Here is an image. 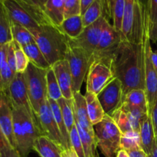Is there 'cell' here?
Wrapping results in <instances>:
<instances>
[{"instance_id": "6da1fadb", "label": "cell", "mask_w": 157, "mask_h": 157, "mask_svg": "<svg viewBox=\"0 0 157 157\" xmlns=\"http://www.w3.org/2000/svg\"><path fill=\"white\" fill-rule=\"evenodd\" d=\"M148 36L147 19L142 42L136 44L124 38L112 58L110 68L122 83L124 94L135 89L145 90V51Z\"/></svg>"}, {"instance_id": "7a4b0ae2", "label": "cell", "mask_w": 157, "mask_h": 157, "mask_svg": "<svg viewBox=\"0 0 157 157\" xmlns=\"http://www.w3.org/2000/svg\"><path fill=\"white\" fill-rule=\"evenodd\" d=\"M12 113L15 150L21 157H28L37 138L44 134L40 126L25 110L12 107Z\"/></svg>"}, {"instance_id": "3957f363", "label": "cell", "mask_w": 157, "mask_h": 157, "mask_svg": "<svg viewBox=\"0 0 157 157\" xmlns=\"http://www.w3.org/2000/svg\"><path fill=\"white\" fill-rule=\"evenodd\" d=\"M30 32L51 66L58 61L65 59L68 48L67 37L58 27L53 25L41 26L39 29Z\"/></svg>"}, {"instance_id": "277c9868", "label": "cell", "mask_w": 157, "mask_h": 157, "mask_svg": "<svg viewBox=\"0 0 157 157\" xmlns=\"http://www.w3.org/2000/svg\"><path fill=\"white\" fill-rule=\"evenodd\" d=\"M4 4L12 22L23 26L30 32L41 26L52 25L44 10L24 0H4Z\"/></svg>"}, {"instance_id": "5b68a950", "label": "cell", "mask_w": 157, "mask_h": 157, "mask_svg": "<svg viewBox=\"0 0 157 157\" xmlns=\"http://www.w3.org/2000/svg\"><path fill=\"white\" fill-rule=\"evenodd\" d=\"M98 147L105 157H116L121 150V130L116 123L108 115L94 126Z\"/></svg>"}, {"instance_id": "8992f818", "label": "cell", "mask_w": 157, "mask_h": 157, "mask_svg": "<svg viewBox=\"0 0 157 157\" xmlns=\"http://www.w3.org/2000/svg\"><path fill=\"white\" fill-rule=\"evenodd\" d=\"M46 73L47 70L36 67L32 63H29L24 72L29 99L37 117L41 104L48 98Z\"/></svg>"}, {"instance_id": "52a82bcc", "label": "cell", "mask_w": 157, "mask_h": 157, "mask_svg": "<svg viewBox=\"0 0 157 157\" xmlns=\"http://www.w3.org/2000/svg\"><path fill=\"white\" fill-rule=\"evenodd\" d=\"M123 39L124 37L121 32L117 31L107 20L103 28L99 44L92 56V61L95 60L103 61L110 67L112 58Z\"/></svg>"}, {"instance_id": "ba28073f", "label": "cell", "mask_w": 157, "mask_h": 157, "mask_svg": "<svg viewBox=\"0 0 157 157\" xmlns=\"http://www.w3.org/2000/svg\"><path fill=\"white\" fill-rule=\"evenodd\" d=\"M65 59L68 61L73 81V92L81 91L84 78L92 61V55L77 47L67 48Z\"/></svg>"}, {"instance_id": "9c48e42d", "label": "cell", "mask_w": 157, "mask_h": 157, "mask_svg": "<svg viewBox=\"0 0 157 157\" xmlns=\"http://www.w3.org/2000/svg\"><path fill=\"white\" fill-rule=\"evenodd\" d=\"M7 95L9 96L13 108H21L25 110L40 126L38 117L34 112L32 104H31L24 73L15 74L9 86Z\"/></svg>"}, {"instance_id": "30bf717a", "label": "cell", "mask_w": 157, "mask_h": 157, "mask_svg": "<svg viewBox=\"0 0 157 157\" xmlns=\"http://www.w3.org/2000/svg\"><path fill=\"white\" fill-rule=\"evenodd\" d=\"M106 21L107 19L104 17H101L93 24L84 27L81 35L76 38L71 39L67 38L68 45L80 48L93 56L94 52L99 44L103 28Z\"/></svg>"}, {"instance_id": "8fae6325", "label": "cell", "mask_w": 157, "mask_h": 157, "mask_svg": "<svg viewBox=\"0 0 157 157\" xmlns=\"http://www.w3.org/2000/svg\"><path fill=\"white\" fill-rule=\"evenodd\" d=\"M38 117L43 134L54 141L63 152L69 150L58 128V126L49 105L48 98L40 107Z\"/></svg>"}, {"instance_id": "7c38bea8", "label": "cell", "mask_w": 157, "mask_h": 157, "mask_svg": "<svg viewBox=\"0 0 157 157\" xmlns=\"http://www.w3.org/2000/svg\"><path fill=\"white\" fill-rule=\"evenodd\" d=\"M114 78L110 66L103 61H93L87 74V91L98 95Z\"/></svg>"}, {"instance_id": "4fadbf2b", "label": "cell", "mask_w": 157, "mask_h": 157, "mask_svg": "<svg viewBox=\"0 0 157 157\" xmlns=\"http://www.w3.org/2000/svg\"><path fill=\"white\" fill-rule=\"evenodd\" d=\"M97 96L105 114L111 117L123 103L124 94L122 83L115 78Z\"/></svg>"}, {"instance_id": "5bb4252c", "label": "cell", "mask_w": 157, "mask_h": 157, "mask_svg": "<svg viewBox=\"0 0 157 157\" xmlns=\"http://www.w3.org/2000/svg\"><path fill=\"white\" fill-rule=\"evenodd\" d=\"M151 44L150 36L146 41L145 51V92L148 101L149 114L157 99V72L151 60Z\"/></svg>"}, {"instance_id": "9a60e30c", "label": "cell", "mask_w": 157, "mask_h": 157, "mask_svg": "<svg viewBox=\"0 0 157 157\" xmlns=\"http://www.w3.org/2000/svg\"><path fill=\"white\" fill-rule=\"evenodd\" d=\"M0 126L5 136L13 148L15 140L13 135V113L12 106L7 94L0 90Z\"/></svg>"}, {"instance_id": "2e32d148", "label": "cell", "mask_w": 157, "mask_h": 157, "mask_svg": "<svg viewBox=\"0 0 157 157\" xmlns=\"http://www.w3.org/2000/svg\"><path fill=\"white\" fill-rule=\"evenodd\" d=\"M52 67L55 72L63 98L67 100L73 99V81L68 61L66 59L61 60L55 63Z\"/></svg>"}, {"instance_id": "e0dca14e", "label": "cell", "mask_w": 157, "mask_h": 157, "mask_svg": "<svg viewBox=\"0 0 157 157\" xmlns=\"http://www.w3.org/2000/svg\"><path fill=\"white\" fill-rule=\"evenodd\" d=\"M73 104L75 121L86 131L90 133H95L94 126L89 118L85 97L81 91L74 92Z\"/></svg>"}, {"instance_id": "ac0fdd59", "label": "cell", "mask_w": 157, "mask_h": 157, "mask_svg": "<svg viewBox=\"0 0 157 157\" xmlns=\"http://www.w3.org/2000/svg\"><path fill=\"white\" fill-rule=\"evenodd\" d=\"M139 133L141 148L149 156L153 152L156 144V134L150 114L147 115L142 121Z\"/></svg>"}, {"instance_id": "d6986e66", "label": "cell", "mask_w": 157, "mask_h": 157, "mask_svg": "<svg viewBox=\"0 0 157 157\" xmlns=\"http://www.w3.org/2000/svg\"><path fill=\"white\" fill-rule=\"evenodd\" d=\"M33 150L41 157H63V151L47 136L41 135L36 139Z\"/></svg>"}, {"instance_id": "ffe728a7", "label": "cell", "mask_w": 157, "mask_h": 157, "mask_svg": "<svg viewBox=\"0 0 157 157\" xmlns=\"http://www.w3.org/2000/svg\"><path fill=\"white\" fill-rule=\"evenodd\" d=\"M8 44L0 47V90L7 94L15 74L7 62Z\"/></svg>"}, {"instance_id": "44dd1931", "label": "cell", "mask_w": 157, "mask_h": 157, "mask_svg": "<svg viewBox=\"0 0 157 157\" xmlns=\"http://www.w3.org/2000/svg\"><path fill=\"white\" fill-rule=\"evenodd\" d=\"M58 29L68 38L73 39L79 36L84 30L82 16L81 15H74L63 20Z\"/></svg>"}, {"instance_id": "7402d4cb", "label": "cell", "mask_w": 157, "mask_h": 157, "mask_svg": "<svg viewBox=\"0 0 157 157\" xmlns=\"http://www.w3.org/2000/svg\"><path fill=\"white\" fill-rule=\"evenodd\" d=\"M84 97L87 102L89 118L93 126H95L104 119L106 114L95 94L87 91Z\"/></svg>"}, {"instance_id": "603a6c76", "label": "cell", "mask_w": 157, "mask_h": 157, "mask_svg": "<svg viewBox=\"0 0 157 157\" xmlns=\"http://www.w3.org/2000/svg\"><path fill=\"white\" fill-rule=\"evenodd\" d=\"M64 6L65 0H48L44 6V13L56 27L64 19Z\"/></svg>"}, {"instance_id": "cb8c5ba5", "label": "cell", "mask_w": 157, "mask_h": 157, "mask_svg": "<svg viewBox=\"0 0 157 157\" xmlns=\"http://www.w3.org/2000/svg\"><path fill=\"white\" fill-rule=\"evenodd\" d=\"M121 105L128 107H138L149 113L148 101L144 90L135 89L124 94Z\"/></svg>"}, {"instance_id": "d4e9b609", "label": "cell", "mask_w": 157, "mask_h": 157, "mask_svg": "<svg viewBox=\"0 0 157 157\" xmlns=\"http://www.w3.org/2000/svg\"><path fill=\"white\" fill-rule=\"evenodd\" d=\"M12 21L4 4V0H0V47L12 41Z\"/></svg>"}, {"instance_id": "484cf974", "label": "cell", "mask_w": 157, "mask_h": 157, "mask_svg": "<svg viewBox=\"0 0 157 157\" xmlns=\"http://www.w3.org/2000/svg\"><path fill=\"white\" fill-rule=\"evenodd\" d=\"M125 0H107L109 15L112 20V25L118 32H121L124 17Z\"/></svg>"}, {"instance_id": "4316f807", "label": "cell", "mask_w": 157, "mask_h": 157, "mask_svg": "<svg viewBox=\"0 0 157 157\" xmlns=\"http://www.w3.org/2000/svg\"><path fill=\"white\" fill-rule=\"evenodd\" d=\"M75 125L78 129L85 157H95L98 148L97 139L95 133H90L82 128L78 123L75 121Z\"/></svg>"}, {"instance_id": "83f0119b", "label": "cell", "mask_w": 157, "mask_h": 157, "mask_svg": "<svg viewBox=\"0 0 157 157\" xmlns=\"http://www.w3.org/2000/svg\"><path fill=\"white\" fill-rule=\"evenodd\" d=\"M22 48L24 50L25 53L26 54L27 57L29 58L30 63L33 64L34 65L40 67V68L45 69V70H48V69L52 67L50 64L47 61L46 58H44V55L42 54L41 51L40 50L35 41L25 46Z\"/></svg>"}, {"instance_id": "f1b7e54d", "label": "cell", "mask_w": 157, "mask_h": 157, "mask_svg": "<svg viewBox=\"0 0 157 157\" xmlns=\"http://www.w3.org/2000/svg\"><path fill=\"white\" fill-rule=\"evenodd\" d=\"M135 4H136V0H125L121 34L124 38L127 39V41L130 38L131 34L133 16H134Z\"/></svg>"}, {"instance_id": "f546056e", "label": "cell", "mask_w": 157, "mask_h": 157, "mask_svg": "<svg viewBox=\"0 0 157 157\" xmlns=\"http://www.w3.org/2000/svg\"><path fill=\"white\" fill-rule=\"evenodd\" d=\"M48 101L49 105H50L51 109H52V113H53V115L55 117V119L58 126V128H59L60 131H61V135H62L68 149H71V146L70 141V133H69L67 127L65 125V123H64V118L62 117V113H61V109H60L59 105H58V101L50 99L49 98H48Z\"/></svg>"}, {"instance_id": "4dcf8cb0", "label": "cell", "mask_w": 157, "mask_h": 157, "mask_svg": "<svg viewBox=\"0 0 157 157\" xmlns=\"http://www.w3.org/2000/svg\"><path fill=\"white\" fill-rule=\"evenodd\" d=\"M81 16L84 27H87L93 24L101 17H104V6L102 0H95Z\"/></svg>"}, {"instance_id": "1f68e13d", "label": "cell", "mask_w": 157, "mask_h": 157, "mask_svg": "<svg viewBox=\"0 0 157 157\" xmlns=\"http://www.w3.org/2000/svg\"><path fill=\"white\" fill-rule=\"evenodd\" d=\"M12 40L18 43L21 48L35 42V38L30 31L23 26L12 22L11 27Z\"/></svg>"}, {"instance_id": "d6a6232c", "label": "cell", "mask_w": 157, "mask_h": 157, "mask_svg": "<svg viewBox=\"0 0 157 157\" xmlns=\"http://www.w3.org/2000/svg\"><path fill=\"white\" fill-rule=\"evenodd\" d=\"M58 103L60 109H61L65 125L67 127L69 133H70L71 130H72V128H73L75 124L73 99L67 100L64 98H61V99L58 100Z\"/></svg>"}, {"instance_id": "836d02e7", "label": "cell", "mask_w": 157, "mask_h": 157, "mask_svg": "<svg viewBox=\"0 0 157 157\" xmlns=\"http://www.w3.org/2000/svg\"><path fill=\"white\" fill-rule=\"evenodd\" d=\"M148 27L150 41H157V0H149L148 7Z\"/></svg>"}, {"instance_id": "e575fe53", "label": "cell", "mask_w": 157, "mask_h": 157, "mask_svg": "<svg viewBox=\"0 0 157 157\" xmlns=\"http://www.w3.org/2000/svg\"><path fill=\"white\" fill-rule=\"evenodd\" d=\"M46 81H47L48 98L55 101H58V100L63 98L61 88H60L59 84H58L57 78L55 77V72L52 67L47 70Z\"/></svg>"}, {"instance_id": "d590c367", "label": "cell", "mask_w": 157, "mask_h": 157, "mask_svg": "<svg viewBox=\"0 0 157 157\" xmlns=\"http://www.w3.org/2000/svg\"><path fill=\"white\" fill-rule=\"evenodd\" d=\"M141 148L140 133L131 130L126 133H122L121 139V149L126 151Z\"/></svg>"}, {"instance_id": "8d00e7d4", "label": "cell", "mask_w": 157, "mask_h": 157, "mask_svg": "<svg viewBox=\"0 0 157 157\" xmlns=\"http://www.w3.org/2000/svg\"><path fill=\"white\" fill-rule=\"evenodd\" d=\"M110 117L116 123L121 133H126L133 130L128 114L122 107L117 109Z\"/></svg>"}, {"instance_id": "74e56055", "label": "cell", "mask_w": 157, "mask_h": 157, "mask_svg": "<svg viewBox=\"0 0 157 157\" xmlns=\"http://www.w3.org/2000/svg\"><path fill=\"white\" fill-rule=\"evenodd\" d=\"M14 48H15V64H16V71L17 73H24L29 66V58L26 54L25 53L22 48L13 41Z\"/></svg>"}, {"instance_id": "f35d334b", "label": "cell", "mask_w": 157, "mask_h": 157, "mask_svg": "<svg viewBox=\"0 0 157 157\" xmlns=\"http://www.w3.org/2000/svg\"><path fill=\"white\" fill-rule=\"evenodd\" d=\"M0 157H21L17 150L12 147L3 133L0 126Z\"/></svg>"}, {"instance_id": "ab89813d", "label": "cell", "mask_w": 157, "mask_h": 157, "mask_svg": "<svg viewBox=\"0 0 157 157\" xmlns=\"http://www.w3.org/2000/svg\"><path fill=\"white\" fill-rule=\"evenodd\" d=\"M70 141L71 148L74 149L78 157H85L82 143H81V138H80L79 133H78V129H77L75 124L70 132Z\"/></svg>"}, {"instance_id": "60d3db41", "label": "cell", "mask_w": 157, "mask_h": 157, "mask_svg": "<svg viewBox=\"0 0 157 157\" xmlns=\"http://www.w3.org/2000/svg\"><path fill=\"white\" fill-rule=\"evenodd\" d=\"M81 15V0H65L64 18Z\"/></svg>"}, {"instance_id": "b9f144b4", "label": "cell", "mask_w": 157, "mask_h": 157, "mask_svg": "<svg viewBox=\"0 0 157 157\" xmlns=\"http://www.w3.org/2000/svg\"><path fill=\"white\" fill-rule=\"evenodd\" d=\"M7 62L10 68L15 74L16 71V64H15V48H14L13 40L8 44L7 50Z\"/></svg>"}, {"instance_id": "7bdbcfd3", "label": "cell", "mask_w": 157, "mask_h": 157, "mask_svg": "<svg viewBox=\"0 0 157 157\" xmlns=\"http://www.w3.org/2000/svg\"><path fill=\"white\" fill-rule=\"evenodd\" d=\"M150 116H151L155 134H156V136L157 137V99L156 101H155L154 105H153L151 112H150Z\"/></svg>"}, {"instance_id": "ee69618b", "label": "cell", "mask_w": 157, "mask_h": 157, "mask_svg": "<svg viewBox=\"0 0 157 157\" xmlns=\"http://www.w3.org/2000/svg\"><path fill=\"white\" fill-rule=\"evenodd\" d=\"M130 157H148L145 152L142 150V148L134 149L127 151Z\"/></svg>"}, {"instance_id": "f6af8a7d", "label": "cell", "mask_w": 157, "mask_h": 157, "mask_svg": "<svg viewBox=\"0 0 157 157\" xmlns=\"http://www.w3.org/2000/svg\"><path fill=\"white\" fill-rule=\"evenodd\" d=\"M24 1L27 2L29 4L33 5V6H36V7L44 10L45 4L47 3V2L48 1V0H24Z\"/></svg>"}, {"instance_id": "bcb514c9", "label": "cell", "mask_w": 157, "mask_h": 157, "mask_svg": "<svg viewBox=\"0 0 157 157\" xmlns=\"http://www.w3.org/2000/svg\"><path fill=\"white\" fill-rule=\"evenodd\" d=\"M95 0H81V15L85 12L87 8L94 2Z\"/></svg>"}, {"instance_id": "7dc6e473", "label": "cell", "mask_w": 157, "mask_h": 157, "mask_svg": "<svg viewBox=\"0 0 157 157\" xmlns=\"http://www.w3.org/2000/svg\"><path fill=\"white\" fill-rule=\"evenodd\" d=\"M150 56H151V60H152V62H153V66H154V68L156 69L157 72V50L156 51L152 50Z\"/></svg>"}, {"instance_id": "c3c4849f", "label": "cell", "mask_w": 157, "mask_h": 157, "mask_svg": "<svg viewBox=\"0 0 157 157\" xmlns=\"http://www.w3.org/2000/svg\"><path fill=\"white\" fill-rule=\"evenodd\" d=\"M65 157H78L77 153H75V151L74 150L73 148H71L69 150H66V151L63 152Z\"/></svg>"}, {"instance_id": "681fc988", "label": "cell", "mask_w": 157, "mask_h": 157, "mask_svg": "<svg viewBox=\"0 0 157 157\" xmlns=\"http://www.w3.org/2000/svg\"><path fill=\"white\" fill-rule=\"evenodd\" d=\"M116 157H130V156H129L127 151H126L125 150H123V149H121L117 153Z\"/></svg>"}, {"instance_id": "f907efd6", "label": "cell", "mask_w": 157, "mask_h": 157, "mask_svg": "<svg viewBox=\"0 0 157 157\" xmlns=\"http://www.w3.org/2000/svg\"><path fill=\"white\" fill-rule=\"evenodd\" d=\"M148 157H157V137L156 136V144H155L154 148H153V152Z\"/></svg>"}, {"instance_id": "816d5d0a", "label": "cell", "mask_w": 157, "mask_h": 157, "mask_svg": "<svg viewBox=\"0 0 157 157\" xmlns=\"http://www.w3.org/2000/svg\"><path fill=\"white\" fill-rule=\"evenodd\" d=\"M143 7L146 8L147 9V7H148V3H149V0H136Z\"/></svg>"}, {"instance_id": "f5cc1de1", "label": "cell", "mask_w": 157, "mask_h": 157, "mask_svg": "<svg viewBox=\"0 0 157 157\" xmlns=\"http://www.w3.org/2000/svg\"><path fill=\"white\" fill-rule=\"evenodd\" d=\"M95 157H100V155H99V153H98V151H97L96 155H95Z\"/></svg>"}, {"instance_id": "db71d44e", "label": "cell", "mask_w": 157, "mask_h": 157, "mask_svg": "<svg viewBox=\"0 0 157 157\" xmlns=\"http://www.w3.org/2000/svg\"><path fill=\"white\" fill-rule=\"evenodd\" d=\"M62 156H63V157H65V156H64V153H62Z\"/></svg>"}]
</instances>
